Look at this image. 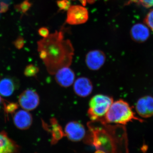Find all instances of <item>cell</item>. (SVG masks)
<instances>
[{"instance_id": "obj_1", "label": "cell", "mask_w": 153, "mask_h": 153, "mask_svg": "<svg viewBox=\"0 0 153 153\" xmlns=\"http://www.w3.org/2000/svg\"><path fill=\"white\" fill-rule=\"evenodd\" d=\"M38 51L49 74L70 66L74 49L71 41L65 39L62 31H56L38 42Z\"/></svg>"}, {"instance_id": "obj_2", "label": "cell", "mask_w": 153, "mask_h": 153, "mask_svg": "<svg viewBox=\"0 0 153 153\" xmlns=\"http://www.w3.org/2000/svg\"><path fill=\"white\" fill-rule=\"evenodd\" d=\"M105 128L88 124L90 143L105 153H129L128 139L125 127L103 124Z\"/></svg>"}, {"instance_id": "obj_3", "label": "cell", "mask_w": 153, "mask_h": 153, "mask_svg": "<svg viewBox=\"0 0 153 153\" xmlns=\"http://www.w3.org/2000/svg\"><path fill=\"white\" fill-rule=\"evenodd\" d=\"M134 120L141 123L144 121L136 116L131 107L127 102L119 100L113 102L104 118L100 123L106 124L114 123L125 125Z\"/></svg>"}, {"instance_id": "obj_4", "label": "cell", "mask_w": 153, "mask_h": 153, "mask_svg": "<svg viewBox=\"0 0 153 153\" xmlns=\"http://www.w3.org/2000/svg\"><path fill=\"white\" fill-rule=\"evenodd\" d=\"M113 102V98L110 96L103 94L94 96L88 103L87 111L88 117L92 122H100L104 118Z\"/></svg>"}, {"instance_id": "obj_5", "label": "cell", "mask_w": 153, "mask_h": 153, "mask_svg": "<svg viewBox=\"0 0 153 153\" xmlns=\"http://www.w3.org/2000/svg\"><path fill=\"white\" fill-rule=\"evenodd\" d=\"M88 19V11L82 6H70L67 10L66 22L69 25H76L84 24Z\"/></svg>"}, {"instance_id": "obj_6", "label": "cell", "mask_w": 153, "mask_h": 153, "mask_svg": "<svg viewBox=\"0 0 153 153\" xmlns=\"http://www.w3.org/2000/svg\"><path fill=\"white\" fill-rule=\"evenodd\" d=\"M40 102L39 95L33 89H26L19 97V105L23 109L28 111L36 109L39 105Z\"/></svg>"}, {"instance_id": "obj_7", "label": "cell", "mask_w": 153, "mask_h": 153, "mask_svg": "<svg viewBox=\"0 0 153 153\" xmlns=\"http://www.w3.org/2000/svg\"><path fill=\"white\" fill-rule=\"evenodd\" d=\"M64 135L71 141L78 142L84 139L86 134L85 127L76 121H71L66 124Z\"/></svg>"}, {"instance_id": "obj_8", "label": "cell", "mask_w": 153, "mask_h": 153, "mask_svg": "<svg viewBox=\"0 0 153 153\" xmlns=\"http://www.w3.org/2000/svg\"><path fill=\"white\" fill-rule=\"evenodd\" d=\"M104 52L98 49L91 50L85 55V63L87 68L92 71L100 70L106 61Z\"/></svg>"}, {"instance_id": "obj_9", "label": "cell", "mask_w": 153, "mask_h": 153, "mask_svg": "<svg viewBox=\"0 0 153 153\" xmlns=\"http://www.w3.org/2000/svg\"><path fill=\"white\" fill-rule=\"evenodd\" d=\"M55 81L63 88H68L73 85L75 81V74L70 66H65L57 70L54 74Z\"/></svg>"}, {"instance_id": "obj_10", "label": "cell", "mask_w": 153, "mask_h": 153, "mask_svg": "<svg viewBox=\"0 0 153 153\" xmlns=\"http://www.w3.org/2000/svg\"><path fill=\"white\" fill-rule=\"evenodd\" d=\"M72 85L74 93L80 97H87L93 91V83L90 79L85 76H80L75 79Z\"/></svg>"}, {"instance_id": "obj_11", "label": "cell", "mask_w": 153, "mask_h": 153, "mask_svg": "<svg viewBox=\"0 0 153 153\" xmlns=\"http://www.w3.org/2000/svg\"><path fill=\"white\" fill-rule=\"evenodd\" d=\"M14 125L20 130H27L30 128L33 122V118L29 111L22 109L13 114Z\"/></svg>"}, {"instance_id": "obj_12", "label": "cell", "mask_w": 153, "mask_h": 153, "mask_svg": "<svg viewBox=\"0 0 153 153\" xmlns=\"http://www.w3.org/2000/svg\"><path fill=\"white\" fill-rule=\"evenodd\" d=\"M130 34L133 40L138 42H144L150 36L149 30L142 24L134 25L131 30Z\"/></svg>"}, {"instance_id": "obj_13", "label": "cell", "mask_w": 153, "mask_h": 153, "mask_svg": "<svg viewBox=\"0 0 153 153\" xmlns=\"http://www.w3.org/2000/svg\"><path fill=\"white\" fill-rule=\"evenodd\" d=\"M18 146L4 131L0 132V153H16Z\"/></svg>"}, {"instance_id": "obj_14", "label": "cell", "mask_w": 153, "mask_h": 153, "mask_svg": "<svg viewBox=\"0 0 153 153\" xmlns=\"http://www.w3.org/2000/svg\"><path fill=\"white\" fill-rule=\"evenodd\" d=\"M16 88V84L14 79L5 77L0 80V95L7 97L13 94Z\"/></svg>"}, {"instance_id": "obj_15", "label": "cell", "mask_w": 153, "mask_h": 153, "mask_svg": "<svg viewBox=\"0 0 153 153\" xmlns=\"http://www.w3.org/2000/svg\"><path fill=\"white\" fill-rule=\"evenodd\" d=\"M136 109L138 114L143 118L149 117L146 105L145 97H141L137 101Z\"/></svg>"}, {"instance_id": "obj_16", "label": "cell", "mask_w": 153, "mask_h": 153, "mask_svg": "<svg viewBox=\"0 0 153 153\" xmlns=\"http://www.w3.org/2000/svg\"><path fill=\"white\" fill-rule=\"evenodd\" d=\"M53 126L52 131V143L55 144L65 135L60 126L57 125V124L55 125L54 124Z\"/></svg>"}, {"instance_id": "obj_17", "label": "cell", "mask_w": 153, "mask_h": 153, "mask_svg": "<svg viewBox=\"0 0 153 153\" xmlns=\"http://www.w3.org/2000/svg\"><path fill=\"white\" fill-rule=\"evenodd\" d=\"M39 71L38 67L33 65H29L27 66L24 71V74L28 77L34 76L37 74Z\"/></svg>"}, {"instance_id": "obj_18", "label": "cell", "mask_w": 153, "mask_h": 153, "mask_svg": "<svg viewBox=\"0 0 153 153\" xmlns=\"http://www.w3.org/2000/svg\"><path fill=\"white\" fill-rule=\"evenodd\" d=\"M146 105L149 117L153 115V97L151 96H146Z\"/></svg>"}, {"instance_id": "obj_19", "label": "cell", "mask_w": 153, "mask_h": 153, "mask_svg": "<svg viewBox=\"0 0 153 153\" xmlns=\"http://www.w3.org/2000/svg\"><path fill=\"white\" fill-rule=\"evenodd\" d=\"M19 107V105L16 103L10 102L8 104H5V111L7 114H13L16 112Z\"/></svg>"}, {"instance_id": "obj_20", "label": "cell", "mask_w": 153, "mask_h": 153, "mask_svg": "<svg viewBox=\"0 0 153 153\" xmlns=\"http://www.w3.org/2000/svg\"><path fill=\"white\" fill-rule=\"evenodd\" d=\"M137 3L146 7L149 8L153 6V0H129L128 4Z\"/></svg>"}, {"instance_id": "obj_21", "label": "cell", "mask_w": 153, "mask_h": 153, "mask_svg": "<svg viewBox=\"0 0 153 153\" xmlns=\"http://www.w3.org/2000/svg\"><path fill=\"white\" fill-rule=\"evenodd\" d=\"M57 4L60 10H68L71 6L68 0H59L57 1Z\"/></svg>"}, {"instance_id": "obj_22", "label": "cell", "mask_w": 153, "mask_h": 153, "mask_svg": "<svg viewBox=\"0 0 153 153\" xmlns=\"http://www.w3.org/2000/svg\"><path fill=\"white\" fill-rule=\"evenodd\" d=\"M145 22L153 32V9L149 12L145 19Z\"/></svg>"}, {"instance_id": "obj_23", "label": "cell", "mask_w": 153, "mask_h": 153, "mask_svg": "<svg viewBox=\"0 0 153 153\" xmlns=\"http://www.w3.org/2000/svg\"><path fill=\"white\" fill-rule=\"evenodd\" d=\"M31 7V3L28 0H25L19 6V10L23 13H25L29 10Z\"/></svg>"}, {"instance_id": "obj_24", "label": "cell", "mask_w": 153, "mask_h": 153, "mask_svg": "<svg viewBox=\"0 0 153 153\" xmlns=\"http://www.w3.org/2000/svg\"><path fill=\"white\" fill-rule=\"evenodd\" d=\"M38 33L40 36L44 38H46L49 35V30L45 27L40 28L38 30Z\"/></svg>"}, {"instance_id": "obj_25", "label": "cell", "mask_w": 153, "mask_h": 153, "mask_svg": "<svg viewBox=\"0 0 153 153\" xmlns=\"http://www.w3.org/2000/svg\"><path fill=\"white\" fill-rule=\"evenodd\" d=\"M15 45L18 49H21L24 45V39L21 38H18L15 42Z\"/></svg>"}, {"instance_id": "obj_26", "label": "cell", "mask_w": 153, "mask_h": 153, "mask_svg": "<svg viewBox=\"0 0 153 153\" xmlns=\"http://www.w3.org/2000/svg\"><path fill=\"white\" fill-rule=\"evenodd\" d=\"M79 1L80 2L82 3L83 5H85L87 1L88 2H92V1H94V0H79Z\"/></svg>"}, {"instance_id": "obj_27", "label": "cell", "mask_w": 153, "mask_h": 153, "mask_svg": "<svg viewBox=\"0 0 153 153\" xmlns=\"http://www.w3.org/2000/svg\"><path fill=\"white\" fill-rule=\"evenodd\" d=\"M94 153H105L104 151L101 150H97Z\"/></svg>"}, {"instance_id": "obj_28", "label": "cell", "mask_w": 153, "mask_h": 153, "mask_svg": "<svg viewBox=\"0 0 153 153\" xmlns=\"http://www.w3.org/2000/svg\"><path fill=\"white\" fill-rule=\"evenodd\" d=\"M2 99L1 96L0 95V104H1V102H2Z\"/></svg>"}]
</instances>
